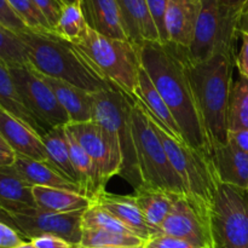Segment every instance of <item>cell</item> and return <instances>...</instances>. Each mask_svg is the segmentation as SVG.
I'll list each match as a JSON object with an SVG mask.
<instances>
[{
	"instance_id": "1",
	"label": "cell",
	"mask_w": 248,
	"mask_h": 248,
	"mask_svg": "<svg viewBox=\"0 0 248 248\" xmlns=\"http://www.w3.org/2000/svg\"><path fill=\"white\" fill-rule=\"evenodd\" d=\"M140 64L171 110L189 147L210 157L211 145L188 74V48L171 43L138 45Z\"/></svg>"
},
{
	"instance_id": "2",
	"label": "cell",
	"mask_w": 248,
	"mask_h": 248,
	"mask_svg": "<svg viewBox=\"0 0 248 248\" xmlns=\"http://www.w3.org/2000/svg\"><path fill=\"white\" fill-rule=\"evenodd\" d=\"M17 34L24 44L29 65L39 74L63 80L91 93L114 87L94 70L74 44L55 31L26 29Z\"/></svg>"
},
{
	"instance_id": "3",
	"label": "cell",
	"mask_w": 248,
	"mask_h": 248,
	"mask_svg": "<svg viewBox=\"0 0 248 248\" xmlns=\"http://www.w3.org/2000/svg\"><path fill=\"white\" fill-rule=\"evenodd\" d=\"M236 55L217 52L203 62L188 56V74L212 147L228 143V111Z\"/></svg>"
},
{
	"instance_id": "4",
	"label": "cell",
	"mask_w": 248,
	"mask_h": 248,
	"mask_svg": "<svg viewBox=\"0 0 248 248\" xmlns=\"http://www.w3.org/2000/svg\"><path fill=\"white\" fill-rule=\"evenodd\" d=\"M73 44L102 78L130 97H135L142 68L138 45L128 40L108 38L89 27Z\"/></svg>"
},
{
	"instance_id": "5",
	"label": "cell",
	"mask_w": 248,
	"mask_h": 248,
	"mask_svg": "<svg viewBox=\"0 0 248 248\" xmlns=\"http://www.w3.org/2000/svg\"><path fill=\"white\" fill-rule=\"evenodd\" d=\"M248 0H200V11L188 48L189 60L203 62L217 52L236 55L240 19Z\"/></svg>"
},
{
	"instance_id": "6",
	"label": "cell",
	"mask_w": 248,
	"mask_h": 248,
	"mask_svg": "<svg viewBox=\"0 0 248 248\" xmlns=\"http://www.w3.org/2000/svg\"><path fill=\"white\" fill-rule=\"evenodd\" d=\"M152 124L164 144L174 171L181 178L186 199L203 218L211 222V212L219 184L211 159L189 147L186 143H181L172 138L154 121Z\"/></svg>"
},
{
	"instance_id": "7",
	"label": "cell",
	"mask_w": 248,
	"mask_h": 248,
	"mask_svg": "<svg viewBox=\"0 0 248 248\" xmlns=\"http://www.w3.org/2000/svg\"><path fill=\"white\" fill-rule=\"evenodd\" d=\"M132 125L143 182L142 189H155L186 196L181 178L174 171L156 130L136 96L132 101Z\"/></svg>"
},
{
	"instance_id": "8",
	"label": "cell",
	"mask_w": 248,
	"mask_h": 248,
	"mask_svg": "<svg viewBox=\"0 0 248 248\" xmlns=\"http://www.w3.org/2000/svg\"><path fill=\"white\" fill-rule=\"evenodd\" d=\"M133 98L135 97H130L115 86L96 92L93 93V121L99 125L109 126L116 132L123 161L119 176L125 179L135 191H138L142 189L143 182L133 135Z\"/></svg>"
},
{
	"instance_id": "9",
	"label": "cell",
	"mask_w": 248,
	"mask_h": 248,
	"mask_svg": "<svg viewBox=\"0 0 248 248\" xmlns=\"http://www.w3.org/2000/svg\"><path fill=\"white\" fill-rule=\"evenodd\" d=\"M211 229L215 248H248V189L218 184Z\"/></svg>"
},
{
	"instance_id": "10",
	"label": "cell",
	"mask_w": 248,
	"mask_h": 248,
	"mask_svg": "<svg viewBox=\"0 0 248 248\" xmlns=\"http://www.w3.org/2000/svg\"><path fill=\"white\" fill-rule=\"evenodd\" d=\"M9 69L22 103L44 132L70 124L68 114L38 72L29 64L15 65Z\"/></svg>"
},
{
	"instance_id": "11",
	"label": "cell",
	"mask_w": 248,
	"mask_h": 248,
	"mask_svg": "<svg viewBox=\"0 0 248 248\" xmlns=\"http://www.w3.org/2000/svg\"><path fill=\"white\" fill-rule=\"evenodd\" d=\"M82 215L84 211L51 213L34 207L11 215V218L15 229L29 241L43 235H53L65 240L75 247H80L82 237Z\"/></svg>"
},
{
	"instance_id": "12",
	"label": "cell",
	"mask_w": 248,
	"mask_h": 248,
	"mask_svg": "<svg viewBox=\"0 0 248 248\" xmlns=\"http://www.w3.org/2000/svg\"><path fill=\"white\" fill-rule=\"evenodd\" d=\"M159 232L201 248H215L211 222L203 218L184 195L176 196L173 207L160 227Z\"/></svg>"
},
{
	"instance_id": "13",
	"label": "cell",
	"mask_w": 248,
	"mask_h": 248,
	"mask_svg": "<svg viewBox=\"0 0 248 248\" xmlns=\"http://www.w3.org/2000/svg\"><path fill=\"white\" fill-rule=\"evenodd\" d=\"M65 127L94 162L104 186H107V182L111 177L119 176L121 171V157L111 149L103 130L96 121L68 124Z\"/></svg>"
},
{
	"instance_id": "14",
	"label": "cell",
	"mask_w": 248,
	"mask_h": 248,
	"mask_svg": "<svg viewBox=\"0 0 248 248\" xmlns=\"http://www.w3.org/2000/svg\"><path fill=\"white\" fill-rule=\"evenodd\" d=\"M0 136L17 155L38 161H48L40 136L31 127L0 107Z\"/></svg>"
},
{
	"instance_id": "15",
	"label": "cell",
	"mask_w": 248,
	"mask_h": 248,
	"mask_svg": "<svg viewBox=\"0 0 248 248\" xmlns=\"http://www.w3.org/2000/svg\"><path fill=\"white\" fill-rule=\"evenodd\" d=\"M135 96L137 97L150 120L154 121L172 138L181 143H186L171 110L143 68H140V75H138V85Z\"/></svg>"
},
{
	"instance_id": "16",
	"label": "cell",
	"mask_w": 248,
	"mask_h": 248,
	"mask_svg": "<svg viewBox=\"0 0 248 248\" xmlns=\"http://www.w3.org/2000/svg\"><path fill=\"white\" fill-rule=\"evenodd\" d=\"M92 202L111 213L124 225H126L136 236L140 237L144 242L152 237H155L154 232L145 222L144 216L140 212L133 195H114V194L107 193L106 190H103L98 195L94 196Z\"/></svg>"
},
{
	"instance_id": "17",
	"label": "cell",
	"mask_w": 248,
	"mask_h": 248,
	"mask_svg": "<svg viewBox=\"0 0 248 248\" xmlns=\"http://www.w3.org/2000/svg\"><path fill=\"white\" fill-rule=\"evenodd\" d=\"M200 11V0H169L166 31L169 43L183 48L190 47Z\"/></svg>"
},
{
	"instance_id": "18",
	"label": "cell",
	"mask_w": 248,
	"mask_h": 248,
	"mask_svg": "<svg viewBox=\"0 0 248 248\" xmlns=\"http://www.w3.org/2000/svg\"><path fill=\"white\" fill-rule=\"evenodd\" d=\"M87 27L104 36L127 40L118 0H78Z\"/></svg>"
},
{
	"instance_id": "19",
	"label": "cell",
	"mask_w": 248,
	"mask_h": 248,
	"mask_svg": "<svg viewBox=\"0 0 248 248\" xmlns=\"http://www.w3.org/2000/svg\"><path fill=\"white\" fill-rule=\"evenodd\" d=\"M210 159L219 183L248 189V154L227 143L212 147Z\"/></svg>"
},
{
	"instance_id": "20",
	"label": "cell",
	"mask_w": 248,
	"mask_h": 248,
	"mask_svg": "<svg viewBox=\"0 0 248 248\" xmlns=\"http://www.w3.org/2000/svg\"><path fill=\"white\" fill-rule=\"evenodd\" d=\"M126 38L135 45L159 41L160 36L152 18L147 0H118Z\"/></svg>"
},
{
	"instance_id": "21",
	"label": "cell",
	"mask_w": 248,
	"mask_h": 248,
	"mask_svg": "<svg viewBox=\"0 0 248 248\" xmlns=\"http://www.w3.org/2000/svg\"><path fill=\"white\" fill-rule=\"evenodd\" d=\"M40 77L51 87L56 98L69 116L70 124L93 120V93L63 80L41 74Z\"/></svg>"
},
{
	"instance_id": "22",
	"label": "cell",
	"mask_w": 248,
	"mask_h": 248,
	"mask_svg": "<svg viewBox=\"0 0 248 248\" xmlns=\"http://www.w3.org/2000/svg\"><path fill=\"white\" fill-rule=\"evenodd\" d=\"M12 166L15 167L17 173L31 186L63 189V190L75 191V193L85 195L81 186L65 178L48 161H38V160L16 154Z\"/></svg>"
},
{
	"instance_id": "23",
	"label": "cell",
	"mask_w": 248,
	"mask_h": 248,
	"mask_svg": "<svg viewBox=\"0 0 248 248\" xmlns=\"http://www.w3.org/2000/svg\"><path fill=\"white\" fill-rule=\"evenodd\" d=\"M36 207L33 186H29L12 165L0 167V208L10 216Z\"/></svg>"
},
{
	"instance_id": "24",
	"label": "cell",
	"mask_w": 248,
	"mask_h": 248,
	"mask_svg": "<svg viewBox=\"0 0 248 248\" xmlns=\"http://www.w3.org/2000/svg\"><path fill=\"white\" fill-rule=\"evenodd\" d=\"M33 196L36 207L51 213L85 211L92 205V200L86 195L47 186H33Z\"/></svg>"
},
{
	"instance_id": "25",
	"label": "cell",
	"mask_w": 248,
	"mask_h": 248,
	"mask_svg": "<svg viewBox=\"0 0 248 248\" xmlns=\"http://www.w3.org/2000/svg\"><path fill=\"white\" fill-rule=\"evenodd\" d=\"M133 196L145 222L154 232L155 236H159L160 227L171 212L177 195L155 189H140Z\"/></svg>"
},
{
	"instance_id": "26",
	"label": "cell",
	"mask_w": 248,
	"mask_h": 248,
	"mask_svg": "<svg viewBox=\"0 0 248 248\" xmlns=\"http://www.w3.org/2000/svg\"><path fill=\"white\" fill-rule=\"evenodd\" d=\"M41 140H43L44 147H45L46 154H47L48 162L53 167H56L65 178L81 186L79 176H78L77 171L73 166L72 159H70L69 145H68L67 135H65V126L52 128L48 132H46L41 137Z\"/></svg>"
},
{
	"instance_id": "27",
	"label": "cell",
	"mask_w": 248,
	"mask_h": 248,
	"mask_svg": "<svg viewBox=\"0 0 248 248\" xmlns=\"http://www.w3.org/2000/svg\"><path fill=\"white\" fill-rule=\"evenodd\" d=\"M0 107L31 126L40 137L45 135L43 128L38 125L35 119L31 115V113L22 103L15 87L9 65L1 58H0Z\"/></svg>"
},
{
	"instance_id": "28",
	"label": "cell",
	"mask_w": 248,
	"mask_h": 248,
	"mask_svg": "<svg viewBox=\"0 0 248 248\" xmlns=\"http://www.w3.org/2000/svg\"><path fill=\"white\" fill-rule=\"evenodd\" d=\"M228 127L232 130H248V79L240 77L232 82L230 92Z\"/></svg>"
},
{
	"instance_id": "29",
	"label": "cell",
	"mask_w": 248,
	"mask_h": 248,
	"mask_svg": "<svg viewBox=\"0 0 248 248\" xmlns=\"http://www.w3.org/2000/svg\"><path fill=\"white\" fill-rule=\"evenodd\" d=\"M144 241L136 235L104 230H82L80 247L104 248V247H137L143 246Z\"/></svg>"
},
{
	"instance_id": "30",
	"label": "cell",
	"mask_w": 248,
	"mask_h": 248,
	"mask_svg": "<svg viewBox=\"0 0 248 248\" xmlns=\"http://www.w3.org/2000/svg\"><path fill=\"white\" fill-rule=\"evenodd\" d=\"M82 230H104V232L135 235L118 218H115L108 211L93 202L87 210L84 211Z\"/></svg>"
},
{
	"instance_id": "31",
	"label": "cell",
	"mask_w": 248,
	"mask_h": 248,
	"mask_svg": "<svg viewBox=\"0 0 248 248\" xmlns=\"http://www.w3.org/2000/svg\"><path fill=\"white\" fill-rule=\"evenodd\" d=\"M87 24L81 14L79 5H64L60 21L56 24L55 31L58 36L70 43H75L86 31Z\"/></svg>"
},
{
	"instance_id": "32",
	"label": "cell",
	"mask_w": 248,
	"mask_h": 248,
	"mask_svg": "<svg viewBox=\"0 0 248 248\" xmlns=\"http://www.w3.org/2000/svg\"><path fill=\"white\" fill-rule=\"evenodd\" d=\"M0 58L9 67L29 64L26 47L18 34L0 24Z\"/></svg>"
},
{
	"instance_id": "33",
	"label": "cell",
	"mask_w": 248,
	"mask_h": 248,
	"mask_svg": "<svg viewBox=\"0 0 248 248\" xmlns=\"http://www.w3.org/2000/svg\"><path fill=\"white\" fill-rule=\"evenodd\" d=\"M15 14L31 31H52L33 0H7Z\"/></svg>"
},
{
	"instance_id": "34",
	"label": "cell",
	"mask_w": 248,
	"mask_h": 248,
	"mask_svg": "<svg viewBox=\"0 0 248 248\" xmlns=\"http://www.w3.org/2000/svg\"><path fill=\"white\" fill-rule=\"evenodd\" d=\"M147 5L159 33L160 43L167 44L169 36L166 31V12L169 0H147Z\"/></svg>"
},
{
	"instance_id": "35",
	"label": "cell",
	"mask_w": 248,
	"mask_h": 248,
	"mask_svg": "<svg viewBox=\"0 0 248 248\" xmlns=\"http://www.w3.org/2000/svg\"><path fill=\"white\" fill-rule=\"evenodd\" d=\"M38 9L40 10L41 14L45 16L50 24L51 29H55L56 24L60 21V17L62 15L64 2L62 0H33Z\"/></svg>"
},
{
	"instance_id": "36",
	"label": "cell",
	"mask_w": 248,
	"mask_h": 248,
	"mask_svg": "<svg viewBox=\"0 0 248 248\" xmlns=\"http://www.w3.org/2000/svg\"><path fill=\"white\" fill-rule=\"evenodd\" d=\"M0 24L16 33L28 29L26 24L19 19V17L15 14L7 0H0Z\"/></svg>"
},
{
	"instance_id": "37",
	"label": "cell",
	"mask_w": 248,
	"mask_h": 248,
	"mask_svg": "<svg viewBox=\"0 0 248 248\" xmlns=\"http://www.w3.org/2000/svg\"><path fill=\"white\" fill-rule=\"evenodd\" d=\"M144 248H201L195 246L184 240L176 239L166 235H159V236L152 237L150 240L144 242Z\"/></svg>"
},
{
	"instance_id": "38",
	"label": "cell",
	"mask_w": 248,
	"mask_h": 248,
	"mask_svg": "<svg viewBox=\"0 0 248 248\" xmlns=\"http://www.w3.org/2000/svg\"><path fill=\"white\" fill-rule=\"evenodd\" d=\"M23 242V237L15 228L0 220V248H14Z\"/></svg>"
},
{
	"instance_id": "39",
	"label": "cell",
	"mask_w": 248,
	"mask_h": 248,
	"mask_svg": "<svg viewBox=\"0 0 248 248\" xmlns=\"http://www.w3.org/2000/svg\"><path fill=\"white\" fill-rule=\"evenodd\" d=\"M240 39H241V46L239 53L236 55L235 67L239 70L240 77L248 79V34L240 33Z\"/></svg>"
},
{
	"instance_id": "40",
	"label": "cell",
	"mask_w": 248,
	"mask_h": 248,
	"mask_svg": "<svg viewBox=\"0 0 248 248\" xmlns=\"http://www.w3.org/2000/svg\"><path fill=\"white\" fill-rule=\"evenodd\" d=\"M36 248H78L65 240L53 235H43L31 240Z\"/></svg>"
},
{
	"instance_id": "41",
	"label": "cell",
	"mask_w": 248,
	"mask_h": 248,
	"mask_svg": "<svg viewBox=\"0 0 248 248\" xmlns=\"http://www.w3.org/2000/svg\"><path fill=\"white\" fill-rule=\"evenodd\" d=\"M228 143L248 154V130H232L228 132Z\"/></svg>"
},
{
	"instance_id": "42",
	"label": "cell",
	"mask_w": 248,
	"mask_h": 248,
	"mask_svg": "<svg viewBox=\"0 0 248 248\" xmlns=\"http://www.w3.org/2000/svg\"><path fill=\"white\" fill-rule=\"evenodd\" d=\"M15 157H16V153L0 136V167L10 166V165L14 164Z\"/></svg>"
},
{
	"instance_id": "43",
	"label": "cell",
	"mask_w": 248,
	"mask_h": 248,
	"mask_svg": "<svg viewBox=\"0 0 248 248\" xmlns=\"http://www.w3.org/2000/svg\"><path fill=\"white\" fill-rule=\"evenodd\" d=\"M240 33H246L248 34V2L245 7L244 12H242L241 19H240Z\"/></svg>"
},
{
	"instance_id": "44",
	"label": "cell",
	"mask_w": 248,
	"mask_h": 248,
	"mask_svg": "<svg viewBox=\"0 0 248 248\" xmlns=\"http://www.w3.org/2000/svg\"><path fill=\"white\" fill-rule=\"evenodd\" d=\"M0 220L4 223H6V224L11 225V227L14 228V222H12L11 216H10L7 212H5L4 210H1V208H0Z\"/></svg>"
},
{
	"instance_id": "45",
	"label": "cell",
	"mask_w": 248,
	"mask_h": 248,
	"mask_svg": "<svg viewBox=\"0 0 248 248\" xmlns=\"http://www.w3.org/2000/svg\"><path fill=\"white\" fill-rule=\"evenodd\" d=\"M14 248H36V247L31 244V241H23Z\"/></svg>"
},
{
	"instance_id": "46",
	"label": "cell",
	"mask_w": 248,
	"mask_h": 248,
	"mask_svg": "<svg viewBox=\"0 0 248 248\" xmlns=\"http://www.w3.org/2000/svg\"><path fill=\"white\" fill-rule=\"evenodd\" d=\"M64 2V5H72V4H78V0H62Z\"/></svg>"
},
{
	"instance_id": "47",
	"label": "cell",
	"mask_w": 248,
	"mask_h": 248,
	"mask_svg": "<svg viewBox=\"0 0 248 248\" xmlns=\"http://www.w3.org/2000/svg\"><path fill=\"white\" fill-rule=\"evenodd\" d=\"M104 248H144V245H143V246H137V247H104Z\"/></svg>"
},
{
	"instance_id": "48",
	"label": "cell",
	"mask_w": 248,
	"mask_h": 248,
	"mask_svg": "<svg viewBox=\"0 0 248 248\" xmlns=\"http://www.w3.org/2000/svg\"><path fill=\"white\" fill-rule=\"evenodd\" d=\"M78 248H80V247H78Z\"/></svg>"
}]
</instances>
